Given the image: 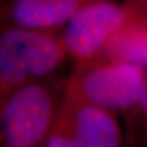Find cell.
Wrapping results in <instances>:
<instances>
[{"label": "cell", "mask_w": 147, "mask_h": 147, "mask_svg": "<svg viewBox=\"0 0 147 147\" xmlns=\"http://www.w3.org/2000/svg\"><path fill=\"white\" fill-rule=\"evenodd\" d=\"M59 115L75 140L90 147H122L125 143L116 113L63 93Z\"/></svg>", "instance_id": "obj_5"}, {"label": "cell", "mask_w": 147, "mask_h": 147, "mask_svg": "<svg viewBox=\"0 0 147 147\" xmlns=\"http://www.w3.org/2000/svg\"><path fill=\"white\" fill-rule=\"evenodd\" d=\"M93 0H2V27L61 34L81 8Z\"/></svg>", "instance_id": "obj_6"}, {"label": "cell", "mask_w": 147, "mask_h": 147, "mask_svg": "<svg viewBox=\"0 0 147 147\" xmlns=\"http://www.w3.org/2000/svg\"><path fill=\"white\" fill-rule=\"evenodd\" d=\"M147 87V70L100 57L74 64L64 82V94L113 113L125 115Z\"/></svg>", "instance_id": "obj_3"}, {"label": "cell", "mask_w": 147, "mask_h": 147, "mask_svg": "<svg viewBox=\"0 0 147 147\" xmlns=\"http://www.w3.org/2000/svg\"><path fill=\"white\" fill-rule=\"evenodd\" d=\"M45 147H79L75 137L60 115H58L56 124L48 137Z\"/></svg>", "instance_id": "obj_9"}, {"label": "cell", "mask_w": 147, "mask_h": 147, "mask_svg": "<svg viewBox=\"0 0 147 147\" xmlns=\"http://www.w3.org/2000/svg\"><path fill=\"white\" fill-rule=\"evenodd\" d=\"M101 57L147 70V10L132 20L111 39Z\"/></svg>", "instance_id": "obj_7"}, {"label": "cell", "mask_w": 147, "mask_h": 147, "mask_svg": "<svg viewBox=\"0 0 147 147\" xmlns=\"http://www.w3.org/2000/svg\"><path fill=\"white\" fill-rule=\"evenodd\" d=\"M65 79L34 81L0 101L2 147H45L58 118Z\"/></svg>", "instance_id": "obj_1"}, {"label": "cell", "mask_w": 147, "mask_h": 147, "mask_svg": "<svg viewBox=\"0 0 147 147\" xmlns=\"http://www.w3.org/2000/svg\"><path fill=\"white\" fill-rule=\"evenodd\" d=\"M67 59L60 34L2 27L0 101L27 83L56 76Z\"/></svg>", "instance_id": "obj_2"}, {"label": "cell", "mask_w": 147, "mask_h": 147, "mask_svg": "<svg viewBox=\"0 0 147 147\" xmlns=\"http://www.w3.org/2000/svg\"><path fill=\"white\" fill-rule=\"evenodd\" d=\"M130 1L137 5H141L143 8H147V0H130Z\"/></svg>", "instance_id": "obj_10"}, {"label": "cell", "mask_w": 147, "mask_h": 147, "mask_svg": "<svg viewBox=\"0 0 147 147\" xmlns=\"http://www.w3.org/2000/svg\"><path fill=\"white\" fill-rule=\"evenodd\" d=\"M124 116L125 142L133 146H147V87L142 97Z\"/></svg>", "instance_id": "obj_8"}, {"label": "cell", "mask_w": 147, "mask_h": 147, "mask_svg": "<svg viewBox=\"0 0 147 147\" xmlns=\"http://www.w3.org/2000/svg\"><path fill=\"white\" fill-rule=\"evenodd\" d=\"M147 8L127 0H93L81 8L61 32L69 58L74 64L100 58L117 34Z\"/></svg>", "instance_id": "obj_4"}]
</instances>
